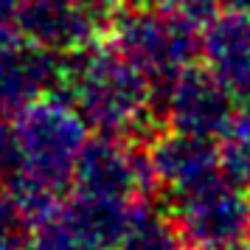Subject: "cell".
I'll return each instance as SVG.
<instances>
[{
  "mask_svg": "<svg viewBox=\"0 0 250 250\" xmlns=\"http://www.w3.org/2000/svg\"><path fill=\"white\" fill-rule=\"evenodd\" d=\"M9 121L14 160L0 188H6L25 216L34 219L70 191L76 163L90 141V126L62 93L37 99Z\"/></svg>",
  "mask_w": 250,
  "mask_h": 250,
  "instance_id": "obj_1",
  "label": "cell"
},
{
  "mask_svg": "<svg viewBox=\"0 0 250 250\" xmlns=\"http://www.w3.org/2000/svg\"><path fill=\"white\" fill-rule=\"evenodd\" d=\"M59 93L96 135L146 144L166 126L152 82L107 37L65 54Z\"/></svg>",
  "mask_w": 250,
  "mask_h": 250,
  "instance_id": "obj_2",
  "label": "cell"
},
{
  "mask_svg": "<svg viewBox=\"0 0 250 250\" xmlns=\"http://www.w3.org/2000/svg\"><path fill=\"white\" fill-rule=\"evenodd\" d=\"M107 40L135 65L158 93L203 54V31L169 6L126 3L110 17Z\"/></svg>",
  "mask_w": 250,
  "mask_h": 250,
  "instance_id": "obj_3",
  "label": "cell"
},
{
  "mask_svg": "<svg viewBox=\"0 0 250 250\" xmlns=\"http://www.w3.org/2000/svg\"><path fill=\"white\" fill-rule=\"evenodd\" d=\"M166 203L191 250L228 248L250 239V191L225 171L166 197Z\"/></svg>",
  "mask_w": 250,
  "mask_h": 250,
  "instance_id": "obj_4",
  "label": "cell"
},
{
  "mask_svg": "<svg viewBox=\"0 0 250 250\" xmlns=\"http://www.w3.org/2000/svg\"><path fill=\"white\" fill-rule=\"evenodd\" d=\"M155 169L149 160V146L141 141L96 135L82 152L70 191L96 200L135 205L149 200L155 191Z\"/></svg>",
  "mask_w": 250,
  "mask_h": 250,
  "instance_id": "obj_5",
  "label": "cell"
},
{
  "mask_svg": "<svg viewBox=\"0 0 250 250\" xmlns=\"http://www.w3.org/2000/svg\"><path fill=\"white\" fill-rule=\"evenodd\" d=\"M160 113L169 129L219 141L236 113V99L208 65L194 62L160 93Z\"/></svg>",
  "mask_w": 250,
  "mask_h": 250,
  "instance_id": "obj_6",
  "label": "cell"
},
{
  "mask_svg": "<svg viewBox=\"0 0 250 250\" xmlns=\"http://www.w3.org/2000/svg\"><path fill=\"white\" fill-rule=\"evenodd\" d=\"M110 17L84 0H28L20 3V28L37 45L73 54L107 37Z\"/></svg>",
  "mask_w": 250,
  "mask_h": 250,
  "instance_id": "obj_7",
  "label": "cell"
},
{
  "mask_svg": "<svg viewBox=\"0 0 250 250\" xmlns=\"http://www.w3.org/2000/svg\"><path fill=\"white\" fill-rule=\"evenodd\" d=\"M65 54L37 45L28 37L0 48V118H12L37 99L59 93Z\"/></svg>",
  "mask_w": 250,
  "mask_h": 250,
  "instance_id": "obj_8",
  "label": "cell"
},
{
  "mask_svg": "<svg viewBox=\"0 0 250 250\" xmlns=\"http://www.w3.org/2000/svg\"><path fill=\"white\" fill-rule=\"evenodd\" d=\"M149 160L155 169V180L166 191V197H174L191 186H200L222 171L219 141L180 132V129H166V132L160 129L152 138Z\"/></svg>",
  "mask_w": 250,
  "mask_h": 250,
  "instance_id": "obj_9",
  "label": "cell"
},
{
  "mask_svg": "<svg viewBox=\"0 0 250 250\" xmlns=\"http://www.w3.org/2000/svg\"><path fill=\"white\" fill-rule=\"evenodd\" d=\"M203 62L236 104L250 102V14L225 9L203 25Z\"/></svg>",
  "mask_w": 250,
  "mask_h": 250,
  "instance_id": "obj_10",
  "label": "cell"
},
{
  "mask_svg": "<svg viewBox=\"0 0 250 250\" xmlns=\"http://www.w3.org/2000/svg\"><path fill=\"white\" fill-rule=\"evenodd\" d=\"M62 200L31 219L25 250H110L70 214Z\"/></svg>",
  "mask_w": 250,
  "mask_h": 250,
  "instance_id": "obj_11",
  "label": "cell"
},
{
  "mask_svg": "<svg viewBox=\"0 0 250 250\" xmlns=\"http://www.w3.org/2000/svg\"><path fill=\"white\" fill-rule=\"evenodd\" d=\"M180 228L174 216L160 211L149 200L132 205L129 219L124 225V233L118 239L115 250H186Z\"/></svg>",
  "mask_w": 250,
  "mask_h": 250,
  "instance_id": "obj_12",
  "label": "cell"
},
{
  "mask_svg": "<svg viewBox=\"0 0 250 250\" xmlns=\"http://www.w3.org/2000/svg\"><path fill=\"white\" fill-rule=\"evenodd\" d=\"M219 160L228 177L250 186V102L233 113L228 129L219 135Z\"/></svg>",
  "mask_w": 250,
  "mask_h": 250,
  "instance_id": "obj_13",
  "label": "cell"
},
{
  "mask_svg": "<svg viewBox=\"0 0 250 250\" xmlns=\"http://www.w3.org/2000/svg\"><path fill=\"white\" fill-rule=\"evenodd\" d=\"M31 219L12 194L0 188V250H25Z\"/></svg>",
  "mask_w": 250,
  "mask_h": 250,
  "instance_id": "obj_14",
  "label": "cell"
},
{
  "mask_svg": "<svg viewBox=\"0 0 250 250\" xmlns=\"http://www.w3.org/2000/svg\"><path fill=\"white\" fill-rule=\"evenodd\" d=\"M23 40L20 28V0H0V48Z\"/></svg>",
  "mask_w": 250,
  "mask_h": 250,
  "instance_id": "obj_15",
  "label": "cell"
},
{
  "mask_svg": "<svg viewBox=\"0 0 250 250\" xmlns=\"http://www.w3.org/2000/svg\"><path fill=\"white\" fill-rule=\"evenodd\" d=\"M84 3H90L96 12H102L104 17H113L121 6H126V3H132V0H84Z\"/></svg>",
  "mask_w": 250,
  "mask_h": 250,
  "instance_id": "obj_16",
  "label": "cell"
},
{
  "mask_svg": "<svg viewBox=\"0 0 250 250\" xmlns=\"http://www.w3.org/2000/svg\"><path fill=\"white\" fill-rule=\"evenodd\" d=\"M205 250H248V248H242V245H228V248H205Z\"/></svg>",
  "mask_w": 250,
  "mask_h": 250,
  "instance_id": "obj_17",
  "label": "cell"
},
{
  "mask_svg": "<svg viewBox=\"0 0 250 250\" xmlns=\"http://www.w3.org/2000/svg\"><path fill=\"white\" fill-rule=\"evenodd\" d=\"M20 3H28V0H20Z\"/></svg>",
  "mask_w": 250,
  "mask_h": 250,
  "instance_id": "obj_18",
  "label": "cell"
},
{
  "mask_svg": "<svg viewBox=\"0 0 250 250\" xmlns=\"http://www.w3.org/2000/svg\"><path fill=\"white\" fill-rule=\"evenodd\" d=\"M248 14H250V9H248Z\"/></svg>",
  "mask_w": 250,
  "mask_h": 250,
  "instance_id": "obj_19",
  "label": "cell"
},
{
  "mask_svg": "<svg viewBox=\"0 0 250 250\" xmlns=\"http://www.w3.org/2000/svg\"><path fill=\"white\" fill-rule=\"evenodd\" d=\"M248 250H250V248H248Z\"/></svg>",
  "mask_w": 250,
  "mask_h": 250,
  "instance_id": "obj_20",
  "label": "cell"
}]
</instances>
